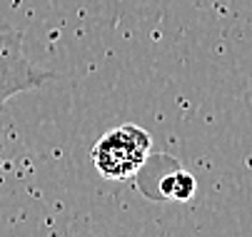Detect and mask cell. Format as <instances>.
<instances>
[{
    "instance_id": "obj_3",
    "label": "cell",
    "mask_w": 252,
    "mask_h": 237,
    "mask_svg": "<svg viewBox=\"0 0 252 237\" xmlns=\"http://www.w3.org/2000/svg\"><path fill=\"white\" fill-rule=\"evenodd\" d=\"M195 190H197L195 178L190 173H185V170H180V167L175 165L172 173L165 175V180L158 187V195H160L158 200H180V202H185V200H190L195 195Z\"/></svg>"
},
{
    "instance_id": "obj_2",
    "label": "cell",
    "mask_w": 252,
    "mask_h": 237,
    "mask_svg": "<svg viewBox=\"0 0 252 237\" xmlns=\"http://www.w3.org/2000/svg\"><path fill=\"white\" fill-rule=\"evenodd\" d=\"M50 78V70H43L28 58L20 32L8 23H0V113L10 97L40 88Z\"/></svg>"
},
{
    "instance_id": "obj_1",
    "label": "cell",
    "mask_w": 252,
    "mask_h": 237,
    "mask_svg": "<svg viewBox=\"0 0 252 237\" xmlns=\"http://www.w3.org/2000/svg\"><path fill=\"white\" fill-rule=\"evenodd\" d=\"M150 132L137 125H120L93 145V165L95 170L107 180H127L140 175L150 157Z\"/></svg>"
}]
</instances>
